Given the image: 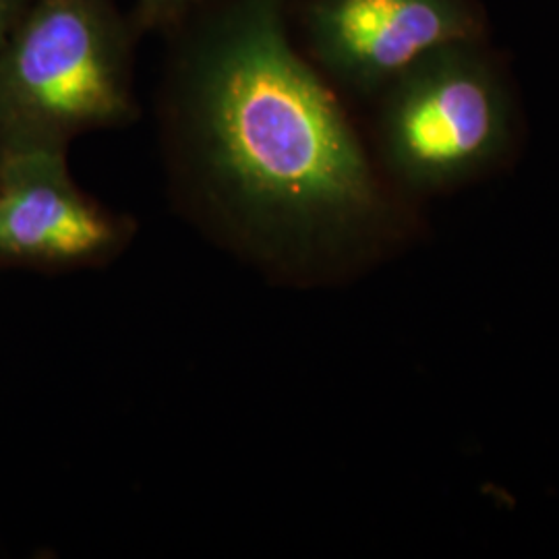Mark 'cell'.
Wrapping results in <instances>:
<instances>
[{
    "instance_id": "cell-1",
    "label": "cell",
    "mask_w": 559,
    "mask_h": 559,
    "mask_svg": "<svg viewBox=\"0 0 559 559\" xmlns=\"http://www.w3.org/2000/svg\"><path fill=\"white\" fill-rule=\"evenodd\" d=\"M288 17L290 0H212L168 32L158 92L177 207L274 282L359 255L390 221L376 166Z\"/></svg>"
},
{
    "instance_id": "cell-2",
    "label": "cell",
    "mask_w": 559,
    "mask_h": 559,
    "mask_svg": "<svg viewBox=\"0 0 559 559\" xmlns=\"http://www.w3.org/2000/svg\"><path fill=\"white\" fill-rule=\"evenodd\" d=\"M140 27L117 0H32L0 52V156L64 152L140 117Z\"/></svg>"
},
{
    "instance_id": "cell-3",
    "label": "cell",
    "mask_w": 559,
    "mask_h": 559,
    "mask_svg": "<svg viewBox=\"0 0 559 559\" xmlns=\"http://www.w3.org/2000/svg\"><path fill=\"white\" fill-rule=\"evenodd\" d=\"M508 138V98L477 40L425 55L381 92V158L411 189L433 191L475 177Z\"/></svg>"
},
{
    "instance_id": "cell-4",
    "label": "cell",
    "mask_w": 559,
    "mask_h": 559,
    "mask_svg": "<svg viewBox=\"0 0 559 559\" xmlns=\"http://www.w3.org/2000/svg\"><path fill=\"white\" fill-rule=\"evenodd\" d=\"M138 222L87 195L64 152L0 156V267L69 274L106 267L129 249Z\"/></svg>"
},
{
    "instance_id": "cell-5",
    "label": "cell",
    "mask_w": 559,
    "mask_h": 559,
    "mask_svg": "<svg viewBox=\"0 0 559 559\" xmlns=\"http://www.w3.org/2000/svg\"><path fill=\"white\" fill-rule=\"evenodd\" d=\"M300 25L305 55L321 73L365 96L425 55L479 34L466 0H307Z\"/></svg>"
},
{
    "instance_id": "cell-6",
    "label": "cell",
    "mask_w": 559,
    "mask_h": 559,
    "mask_svg": "<svg viewBox=\"0 0 559 559\" xmlns=\"http://www.w3.org/2000/svg\"><path fill=\"white\" fill-rule=\"evenodd\" d=\"M212 0H135V9L131 17L140 27L141 34L145 32H162L168 34L177 29L180 23L195 15Z\"/></svg>"
},
{
    "instance_id": "cell-7",
    "label": "cell",
    "mask_w": 559,
    "mask_h": 559,
    "mask_svg": "<svg viewBox=\"0 0 559 559\" xmlns=\"http://www.w3.org/2000/svg\"><path fill=\"white\" fill-rule=\"evenodd\" d=\"M29 4L32 0H0V52L13 36V32L17 29Z\"/></svg>"
}]
</instances>
